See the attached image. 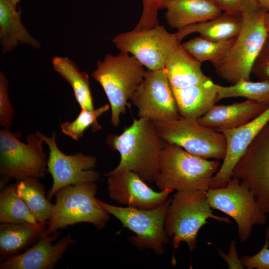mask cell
<instances>
[{
	"instance_id": "6da1fadb",
	"label": "cell",
	"mask_w": 269,
	"mask_h": 269,
	"mask_svg": "<svg viewBox=\"0 0 269 269\" xmlns=\"http://www.w3.org/2000/svg\"><path fill=\"white\" fill-rule=\"evenodd\" d=\"M106 142L121 156L119 164L111 172L131 171L146 183L154 182L165 141L158 134L153 121L134 119L121 134L109 135Z\"/></svg>"
},
{
	"instance_id": "7a4b0ae2",
	"label": "cell",
	"mask_w": 269,
	"mask_h": 269,
	"mask_svg": "<svg viewBox=\"0 0 269 269\" xmlns=\"http://www.w3.org/2000/svg\"><path fill=\"white\" fill-rule=\"evenodd\" d=\"M221 165L219 160L197 156L165 141L154 182L160 190L169 188L176 191H207Z\"/></svg>"
},
{
	"instance_id": "3957f363",
	"label": "cell",
	"mask_w": 269,
	"mask_h": 269,
	"mask_svg": "<svg viewBox=\"0 0 269 269\" xmlns=\"http://www.w3.org/2000/svg\"><path fill=\"white\" fill-rule=\"evenodd\" d=\"M145 73L143 65L134 56L123 51L115 56L106 54L103 61H97V68L91 76L101 85L108 98L114 127L119 126L120 115L126 113L128 102Z\"/></svg>"
},
{
	"instance_id": "277c9868",
	"label": "cell",
	"mask_w": 269,
	"mask_h": 269,
	"mask_svg": "<svg viewBox=\"0 0 269 269\" xmlns=\"http://www.w3.org/2000/svg\"><path fill=\"white\" fill-rule=\"evenodd\" d=\"M230 224L228 217L216 216L207 200V191H181L171 197L164 220V228L174 249L181 242L187 244L190 252L196 248L200 228L209 223L207 219Z\"/></svg>"
},
{
	"instance_id": "5b68a950",
	"label": "cell",
	"mask_w": 269,
	"mask_h": 269,
	"mask_svg": "<svg viewBox=\"0 0 269 269\" xmlns=\"http://www.w3.org/2000/svg\"><path fill=\"white\" fill-rule=\"evenodd\" d=\"M97 189L95 182H84L57 191L54 195V211L45 233L51 234L82 222L92 224L98 230L105 228L110 214L95 197Z\"/></svg>"
},
{
	"instance_id": "8992f818",
	"label": "cell",
	"mask_w": 269,
	"mask_h": 269,
	"mask_svg": "<svg viewBox=\"0 0 269 269\" xmlns=\"http://www.w3.org/2000/svg\"><path fill=\"white\" fill-rule=\"evenodd\" d=\"M20 136L19 132L13 133L9 128L0 130V189L10 180L42 179L48 172L43 140L32 133L26 136L24 143L20 141Z\"/></svg>"
},
{
	"instance_id": "52a82bcc",
	"label": "cell",
	"mask_w": 269,
	"mask_h": 269,
	"mask_svg": "<svg viewBox=\"0 0 269 269\" xmlns=\"http://www.w3.org/2000/svg\"><path fill=\"white\" fill-rule=\"evenodd\" d=\"M267 11L261 7L243 16L241 31L221 61L214 66L221 79L233 85L250 81L254 64L265 43L268 31L265 24Z\"/></svg>"
},
{
	"instance_id": "ba28073f",
	"label": "cell",
	"mask_w": 269,
	"mask_h": 269,
	"mask_svg": "<svg viewBox=\"0 0 269 269\" xmlns=\"http://www.w3.org/2000/svg\"><path fill=\"white\" fill-rule=\"evenodd\" d=\"M153 122L158 134L165 141L205 159H224L226 140L223 133L202 126L196 120L182 117Z\"/></svg>"
},
{
	"instance_id": "9c48e42d",
	"label": "cell",
	"mask_w": 269,
	"mask_h": 269,
	"mask_svg": "<svg viewBox=\"0 0 269 269\" xmlns=\"http://www.w3.org/2000/svg\"><path fill=\"white\" fill-rule=\"evenodd\" d=\"M207 200L212 209L224 213L235 221L241 242L249 238L253 226L262 225L266 222V214L253 193L236 177H232L225 187L208 189Z\"/></svg>"
},
{
	"instance_id": "30bf717a",
	"label": "cell",
	"mask_w": 269,
	"mask_h": 269,
	"mask_svg": "<svg viewBox=\"0 0 269 269\" xmlns=\"http://www.w3.org/2000/svg\"><path fill=\"white\" fill-rule=\"evenodd\" d=\"M170 198L160 206L149 210L119 207L99 199L98 201L105 210L121 222L124 227L134 234L129 239L132 244L140 250L150 249L162 255L169 239L165 231L164 220Z\"/></svg>"
},
{
	"instance_id": "8fae6325",
	"label": "cell",
	"mask_w": 269,
	"mask_h": 269,
	"mask_svg": "<svg viewBox=\"0 0 269 269\" xmlns=\"http://www.w3.org/2000/svg\"><path fill=\"white\" fill-rule=\"evenodd\" d=\"M232 177L247 186L263 211L269 214V121L238 162Z\"/></svg>"
},
{
	"instance_id": "7c38bea8",
	"label": "cell",
	"mask_w": 269,
	"mask_h": 269,
	"mask_svg": "<svg viewBox=\"0 0 269 269\" xmlns=\"http://www.w3.org/2000/svg\"><path fill=\"white\" fill-rule=\"evenodd\" d=\"M112 41L120 51L132 54L149 70L163 69L169 53L180 43L175 33H169L161 25L121 33Z\"/></svg>"
},
{
	"instance_id": "4fadbf2b",
	"label": "cell",
	"mask_w": 269,
	"mask_h": 269,
	"mask_svg": "<svg viewBox=\"0 0 269 269\" xmlns=\"http://www.w3.org/2000/svg\"><path fill=\"white\" fill-rule=\"evenodd\" d=\"M35 133L49 150L47 168L53 179L47 195L49 200L57 191L65 186L84 182H96L99 179L100 174L95 169L97 162L95 156L80 152L73 155L64 153L57 145L55 131L53 132L51 137L38 131Z\"/></svg>"
},
{
	"instance_id": "5bb4252c",
	"label": "cell",
	"mask_w": 269,
	"mask_h": 269,
	"mask_svg": "<svg viewBox=\"0 0 269 269\" xmlns=\"http://www.w3.org/2000/svg\"><path fill=\"white\" fill-rule=\"evenodd\" d=\"M131 101L137 108L139 118L155 121L173 120L181 117L163 69L146 70Z\"/></svg>"
},
{
	"instance_id": "9a60e30c",
	"label": "cell",
	"mask_w": 269,
	"mask_h": 269,
	"mask_svg": "<svg viewBox=\"0 0 269 269\" xmlns=\"http://www.w3.org/2000/svg\"><path fill=\"white\" fill-rule=\"evenodd\" d=\"M104 175L107 177L109 197L113 201L127 207L141 210L157 208L165 203L174 191L166 188L160 192L155 191L131 171H110Z\"/></svg>"
},
{
	"instance_id": "2e32d148",
	"label": "cell",
	"mask_w": 269,
	"mask_h": 269,
	"mask_svg": "<svg viewBox=\"0 0 269 269\" xmlns=\"http://www.w3.org/2000/svg\"><path fill=\"white\" fill-rule=\"evenodd\" d=\"M60 234L58 231L51 234L44 232L26 251L1 261L0 269H54L69 246L76 242L69 233L53 245Z\"/></svg>"
},
{
	"instance_id": "e0dca14e",
	"label": "cell",
	"mask_w": 269,
	"mask_h": 269,
	"mask_svg": "<svg viewBox=\"0 0 269 269\" xmlns=\"http://www.w3.org/2000/svg\"><path fill=\"white\" fill-rule=\"evenodd\" d=\"M269 121V107L248 123L235 129L222 132L226 140V154L222 165L212 179L209 188L224 187L227 185L238 162Z\"/></svg>"
},
{
	"instance_id": "ac0fdd59",
	"label": "cell",
	"mask_w": 269,
	"mask_h": 269,
	"mask_svg": "<svg viewBox=\"0 0 269 269\" xmlns=\"http://www.w3.org/2000/svg\"><path fill=\"white\" fill-rule=\"evenodd\" d=\"M269 107L249 99L229 105L215 104L196 121L202 126L222 132L248 123Z\"/></svg>"
},
{
	"instance_id": "d6986e66",
	"label": "cell",
	"mask_w": 269,
	"mask_h": 269,
	"mask_svg": "<svg viewBox=\"0 0 269 269\" xmlns=\"http://www.w3.org/2000/svg\"><path fill=\"white\" fill-rule=\"evenodd\" d=\"M163 70L170 86L183 88L203 83L211 78L202 72L201 63L177 44L169 53Z\"/></svg>"
},
{
	"instance_id": "ffe728a7",
	"label": "cell",
	"mask_w": 269,
	"mask_h": 269,
	"mask_svg": "<svg viewBox=\"0 0 269 269\" xmlns=\"http://www.w3.org/2000/svg\"><path fill=\"white\" fill-rule=\"evenodd\" d=\"M171 90L182 118L197 120L219 101L217 84L210 79L203 83Z\"/></svg>"
},
{
	"instance_id": "44dd1931",
	"label": "cell",
	"mask_w": 269,
	"mask_h": 269,
	"mask_svg": "<svg viewBox=\"0 0 269 269\" xmlns=\"http://www.w3.org/2000/svg\"><path fill=\"white\" fill-rule=\"evenodd\" d=\"M165 8L167 24L178 30L211 19L223 12L210 0H168Z\"/></svg>"
},
{
	"instance_id": "7402d4cb",
	"label": "cell",
	"mask_w": 269,
	"mask_h": 269,
	"mask_svg": "<svg viewBox=\"0 0 269 269\" xmlns=\"http://www.w3.org/2000/svg\"><path fill=\"white\" fill-rule=\"evenodd\" d=\"M47 224L48 221L35 224L0 223V261L17 255L34 244L46 231Z\"/></svg>"
},
{
	"instance_id": "603a6c76",
	"label": "cell",
	"mask_w": 269,
	"mask_h": 269,
	"mask_svg": "<svg viewBox=\"0 0 269 269\" xmlns=\"http://www.w3.org/2000/svg\"><path fill=\"white\" fill-rule=\"evenodd\" d=\"M21 10H17L9 0H0V41L3 53L14 50L19 44L40 48L38 41L23 25Z\"/></svg>"
},
{
	"instance_id": "cb8c5ba5",
	"label": "cell",
	"mask_w": 269,
	"mask_h": 269,
	"mask_svg": "<svg viewBox=\"0 0 269 269\" xmlns=\"http://www.w3.org/2000/svg\"><path fill=\"white\" fill-rule=\"evenodd\" d=\"M242 16L226 12L211 19L189 25L175 33L178 42L194 32L213 40H225L236 37L241 30Z\"/></svg>"
},
{
	"instance_id": "d4e9b609",
	"label": "cell",
	"mask_w": 269,
	"mask_h": 269,
	"mask_svg": "<svg viewBox=\"0 0 269 269\" xmlns=\"http://www.w3.org/2000/svg\"><path fill=\"white\" fill-rule=\"evenodd\" d=\"M52 63L55 71L71 86L81 109L94 110L88 74L80 71L77 65L67 57L55 56L52 59Z\"/></svg>"
},
{
	"instance_id": "484cf974",
	"label": "cell",
	"mask_w": 269,
	"mask_h": 269,
	"mask_svg": "<svg viewBox=\"0 0 269 269\" xmlns=\"http://www.w3.org/2000/svg\"><path fill=\"white\" fill-rule=\"evenodd\" d=\"M39 179L29 177L16 181L17 192L38 222L48 221L54 204L45 196V187Z\"/></svg>"
},
{
	"instance_id": "4316f807",
	"label": "cell",
	"mask_w": 269,
	"mask_h": 269,
	"mask_svg": "<svg viewBox=\"0 0 269 269\" xmlns=\"http://www.w3.org/2000/svg\"><path fill=\"white\" fill-rule=\"evenodd\" d=\"M0 223H38L24 201L18 195L15 184L0 189Z\"/></svg>"
},
{
	"instance_id": "83f0119b",
	"label": "cell",
	"mask_w": 269,
	"mask_h": 269,
	"mask_svg": "<svg viewBox=\"0 0 269 269\" xmlns=\"http://www.w3.org/2000/svg\"><path fill=\"white\" fill-rule=\"evenodd\" d=\"M235 39L218 41L200 35L184 42L181 46L200 63L209 61L214 67L224 57Z\"/></svg>"
},
{
	"instance_id": "f1b7e54d",
	"label": "cell",
	"mask_w": 269,
	"mask_h": 269,
	"mask_svg": "<svg viewBox=\"0 0 269 269\" xmlns=\"http://www.w3.org/2000/svg\"><path fill=\"white\" fill-rule=\"evenodd\" d=\"M217 89L218 101L241 97L269 106V80L252 82L242 79L229 86L217 84Z\"/></svg>"
},
{
	"instance_id": "f546056e",
	"label": "cell",
	"mask_w": 269,
	"mask_h": 269,
	"mask_svg": "<svg viewBox=\"0 0 269 269\" xmlns=\"http://www.w3.org/2000/svg\"><path fill=\"white\" fill-rule=\"evenodd\" d=\"M110 106L106 104L98 109L88 110L81 109L77 118L72 122L66 121L61 124V132L75 140H78L84 135V132L92 126L94 132L101 129L97 122V119L106 112Z\"/></svg>"
},
{
	"instance_id": "4dcf8cb0",
	"label": "cell",
	"mask_w": 269,
	"mask_h": 269,
	"mask_svg": "<svg viewBox=\"0 0 269 269\" xmlns=\"http://www.w3.org/2000/svg\"><path fill=\"white\" fill-rule=\"evenodd\" d=\"M142 11L140 18L134 29L143 30L152 28L159 25L158 12L165 8L168 0H141Z\"/></svg>"
},
{
	"instance_id": "1f68e13d",
	"label": "cell",
	"mask_w": 269,
	"mask_h": 269,
	"mask_svg": "<svg viewBox=\"0 0 269 269\" xmlns=\"http://www.w3.org/2000/svg\"><path fill=\"white\" fill-rule=\"evenodd\" d=\"M210 0L223 12L242 17L262 7L257 0Z\"/></svg>"
},
{
	"instance_id": "d6a6232c",
	"label": "cell",
	"mask_w": 269,
	"mask_h": 269,
	"mask_svg": "<svg viewBox=\"0 0 269 269\" xmlns=\"http://www.w3.org/2000/svg\"><path fill=\"white\" fill-rule=\"evenodd\" d=\"M8 82L4 73L0 71V125L10 128L13 124L14 109L8 94Z\"/></svg>"
},
{
	"instance_id": "836d02e7",
	"label": "cell",
	"mask_w": 269,
	"mask_h": 269,
	"mask_svg": "<svg viewBox=\"0 0 269 269\" xmlns=\"http://www.w3.org/2000/svg\"><path fill=\"white\" fill-rule=\"evenodd\" d=\"M269 227L266 231L265 244L261 250L252 256L240 258L244 267L248 269H269Z\"/></svg>"
},
{
	"instance_id": "e575fe53",
	"label": "cell",
	"mask_w": 269,
	"mask_h": 269,
	"mask_svg": "<svg viewBox=\"0 0 269 269\" xmlns=\"http://www.w3.org/2000/svg\"><path fill=\"white\" fill-rule=\"evenodd\" d=\"M252 73L261 81L269 80V31L252 69Z\"/></svg>"
},
{
	"instance_id": "d590c367",
	"label": "cell",
	"mask_w": 269,
	"mask_h": 269,
	"mask_svg": "<svg viewBox=\"0 0 269 269\" xmlns=\"http://www.w3.org/2000/svg\"><path fill=\"white\" fill-rule=\"evenodd\" d=\"M229 253L226 255L220 249H218L219 255L227 263L228 268L232 269H244L240 259L238 257L237 250L236 247V242L232 240L229 245Z\"/></svg>"
},
{
	"instance_id": "8d00e7d4",
	"label": "cell",
	"mask_w": 269,
	"mask_h": 269,
	"mask_svg": "<svg viewBox=\"0 0 269 269\" xmlns=\"http://www.w3.org/2000/svg\"><path fill=\"white\" fill-rule=\"evenodd\" d=\"M262 7L269 11V0H257Z\"/></svg>"
},
{
	"instance_id": "74e56055",
	"label": "cell",
	"mask_w": 269,
	"mask_h": 269,
	"mask_svg": "<svg viewBox=\"0 0 269 269\" xmlns=\"http://www.w3.org/2000/svg\"><path fill=\"white\" fill-rule=\"evenodd\" d=\"M264 21L266 29L269 31V11L266 13Z\"/></svg>"
},
{
	"instance_id": "f35d334b",
	"label": "cell",
	"mask_w": 269,
	"mask_h": 269,
	"mask_svg": "<svg viewBox=\"0 0 269 269\" xmlns=\"http://www.w3.org/2000/svg\"><path fill=\"white\" fill-rule=\"evenodd\" d=\"M10 2L15 6L16 7V4L18 2H19L20 0H9Z\"/></svg>"
}]
</instances>
